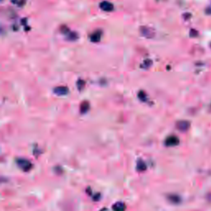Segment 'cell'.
Segmentation results:
<instances>
[{"mask_svg":"<svg viewBox=\"0 0 211 211\" xmlns=\"http://www.w3.org/2000/svg\"><path fill=\"white\" fill-rule=\"evenodd\" d=\"M17 164L20 168L23 171H25V172L31 170V167H32V164H31V162L25 159V158H18L17 160Z\"/></svg>","mask_w":211,"mask_h":211,"instance_id":"6da1fadb","label":"cell"},{"mask_svg":"<svg viewBox=\"0 0 211 211\" xmlns=\"http://www.w3.org/2000/svg\"><path fill=\"white\" fill-rule=\"evenodd\" d=\"M178 144H179V138L175 135L168 136L165 141V144L168 147H173V146L177 145Z\"/></svg>","mask_w":211,"mask_h":211,"instance_id":"7a4b0ae2","label":"cell"},{"mask_svg":"<svg viewBox=\"0 0 211 211\" xmlns=\"http://www.w3.org/2000/svg\"><path fill=\"white\" fill-rule=\"evenodd\" d=\"M177 128L180 131H188L190 128V122L187 120H180L177 123Z\"/></svg>","mask_w":211,"mask_h":211,"instance_id":"3957f363","label":"cell"},{"mask_svg":"<svg viewBox=\"0 0 211 211\" xmlns=\"http://www.w3.org/2000/svg\"><path fill=\"white\" fill-rule=\"evenodd\" d=\"M54 92L58 95V96H65L66 94H68L69 92V88L65 86H59L54 89Z\"/></svg>","mask_w":211,"mask_h":211,"instance_id":"277c9868","label":"cell"},{"mask_svg":"<svg viewBox=\"0 0 211 211\" xmlns=\"http://www.w3.org/2000/svg\"><path fill=\"white\" fill-rule=\"evenodd\" d=\"M100 8L106 12H111V10H113V5L109 3L107 1H104L102 2L100 4Z\"/></svg>","mask_w":211,"mask_h":211,"instance_id":"5b68a950","label":"cell"},{"mask_svg":"<svg viewBox=\"0 0 211 211\" xmlns=\"http://www.w3.org/2000/svg\"><path fill=\"white\" fill-rule=\"evenodd\" d=\"M125 208H126V206H125V203L119 201V202H116L113 204L112 210H113V211H125Z\"/></svg>","mask_w":211,"mask_h":211,"instance_id":"8992f818","label":"cell"},{"mask_svg":"<svg viewBox=\"0 0 211 211\" xmlns=\"http://www.w3.org/2000/svg\"><path fill=\"white\" fill-rule=\"evenodd\" d=\"M90 105L88 102H83L80 105V111L82 113H85L88 111Z\"/></svg>","mask_w":211,"mask_h":211,"instance_id":"52a82bcc","label":"cell"},{"mask_svg":"<svg viewBox=\"0 0 211 211\" xmlns=\"http://www.w3.org/2000/svg\"><path fill=\"white\" fill-rule=\"evenodd\" d=\"M100 38H101V32H95V33H93L92 34V36H91V40H92V41H93V42H96V41H100Z\"/></svg>","mask_w":211,"mask_h":211,"instance_id":"ba28073f","label":"cell"},{"mask_svg":"<svg viewBox=\"0 0 211 211\" xmlns=\"http://www.w3.org/2000/svg\"><path fill=\"white\" fill-rule=\"evenodd\" d=\"M137 169H138V171H139V172L144 171L146 169L145 163L143 161H141V160H139V161L138 162V163H137Z\"/></svg>","mask_w":211,"mask_h":211,"instance_id":"9c48e42d","label":"cell"},{"mask_svg":"<svg viewBox=\"0 0 211 211\" xmlns=\"http://www.w3.org/2000/svg\"><path fill=\"white\" fill-rule=\"evenodd\" d=\"M169 200H170L171 202H173V203L177 204L180 202V198H179V196L173 195V196H169Z\"/></svg>","mask_w":211,"mask_h":211,"instance_id":"30bf717a","label":"cell"},{"mask_svg":"<svg viewBox=\"0 0 211 211\" xmlns=\"http://www.w3.org/2000/svg\"><path fill=\"white\" fill-rule=\"evenodd\" d=\"M138 97L140 98V100L141 101H143V102H145V100H146V95H145V93L144 92H139L138 93Z\"/></svg>","mask_w":211,"mask_h":211,"instance_id":"8fae6325","label":"cell"}]
</instances>
